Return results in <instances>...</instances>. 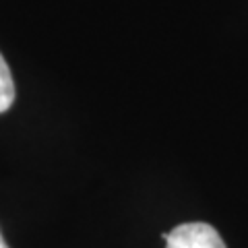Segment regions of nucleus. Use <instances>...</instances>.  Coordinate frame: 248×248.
<instances>
[{"label":"nucleus","instance_id":"obj_1","mask_svg":"<svg viewBox=\"0 0 248 248\" xmlns=\"http://www.w3.org/2000/svg\"><path fill=\"white\" fill-rule=\"evenodd\" d=\"M166 248H226V242L213 226L201 221L182 223L172 232H164Z\"/></svg>","mask_w":248,"mask_h":248},{"label":"nucleus","instance_id":"obj_2","mask_svg":"<svg viewBox=\"0 0 248 248\" xmlns=\"http://www.w3.org/2000/svg\"><path fill=\"white\" fill-rule=\"evenodd\" d=\"M13 104H15V81L4 56L0 54V114L11 110Z\"/></svg>","mask_w":248,"mask_h":248},{"label":"nucleus","instance_id":"obj_3","mask_svg":"<svg viewBox=\"0 0 248 248\" xmlns=\"http://www.w3.org/2000/svg\"><path fill=\"white\" fill-rule=\"evenodd\" d=\"M0 248H9V244L4 242V238H2V234H0Z\"/></svg>","mask_w":248,"mask_h":248}]
</instances>
